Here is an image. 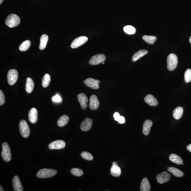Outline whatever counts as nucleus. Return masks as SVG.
I'll return each mask as SVG.
<instances>
[{"label": "nucleus", "mask_w": 191, "mask_h": 191, "mask_svg": "<svg viewBox=\"0 0 191 191\" xmlns=\"http://www.w3.org/2000/svg\"><path fill=\"white\" fill-rule=\"evenodd\" d=\"M20 22V19L19 16L14 14H11L8 16L5 22L6 25L10 28L17 26Z\"/></svg>", "instance_id": "1"}, {"label": "nucleus", "mask_w": 191, "mask_h": 191, "mask_svg": "<svg viewBox=\"0 0 191 191\" xmlns=\"http://www.w3.org/2000/svg\"><path fill=\"white\" fill-rule=\"evenodd\" d=\"M57 171L51 169H40L37 174V177L41 178H50L55 176Z\"/></svg>", "instance_id": "2"}, {"label": "nucleus", "mask_w": 191, "mask_h": 191, "mask_svg": "<svg viewBox=\"0 0 191 191\" xmlns=\"http://www.w3.org/2000/svg\"><path fill=\"white\" fill-rule=\"evenodd\" d=\"M167 69L169 71H173L176 69L178 63L177 56L174 53H171L168 56L167 59Z\"/></svg>", "instance_id": "3"}, {"label": "nucleus", "mask_w": 191, "mask_h": 191, "mask_svg": "<svg viewBox=\"0 0 191 191\" xmlns=\"http://www.w3.org/2000/svg\"><path fill=\"white\" fill-rule=\"evenodd\" d=\"M19 132L21 135L24 138H27L30 134V130L26 121L25 120H21L19 125Z\"/></svg>", "instance_id": "4"}, {"label": "nucleus", "mask_w": 191, "mask_h": 191, "mask_svg": "<svg viewBox=\"0 0 191 191\" xmlns=\"http://www.w3.org/2000/svg\"><path fill=\"white\" fill-rule=\"evenodd\" d=\"M2 151L1 152V157L5 161L9 162L11 160V155L10 149L7 143L4 142L2 145Z\"/></svg>", "instance_id": "5"}, {"label": "nucleus", "mask_w": 191, "mask_h": 191, "mask_svg": "<svg viewBox=\"0 0 191 191\" xmlns=\"http://www.w3.org/2000/svg\"><path fill=\"white\" fill-rule=\"evenodd\" d=\"M18 78V73L15 69H10L8 72V82L10 85H13L17 81Z\"/></svg>", "instance_id": "6"}, {"label": "nucleus", "mask_w": 191, "mask_h": 191, "mask_svg": "<svg viewBox=\"0 0 191 191\" xmlns=\"http://www.w3.org/2000/svg\"><path fill=\"white\" fill-rule=\"evenodd\" d=\"M106 60L105 55L103 54H99L92 56L89 61L90 65H97L103 63Z\"/></svg>", "instance_id": "7"}, {"label": "nucleus", "mask_w": 191, "mask_h": 191, "mask_svg": "<svg viewBox=\"0 0 191 191\" xmlns=\"http://www.w3.org/2000/svg\"><path fill=\"white\" fill-rule=\"evenodd\" d=\"M85 85L86 86L93 89H98L99 88V83L100 81L92 78H89L84 81Z\"/></svg>", "instance_id": "8"}, {"label": "nucleus", "mask_w": 191, "mask_h": 191, "mask_svg": "<svg viewBox=\"0 0 191 191\" xmlns=\"http://www.w3.org/2000/svg\"><path fill=\"white\" fill-rule=\"evenodd\" d=\"M88 40V38L84 36L77 38L72 42L71 47L73 49L78 48L84 44Z\"/></svg>", "instance_id": "9"}, {"label": "nucleus", "mask_w": 191, "mask_h": 191, "mask_svg": "<svg viewBox=\"0 0 191 191\" xmlns=\"http://www.w3.org/2000/svg\"><path fill=\"white\" fill-rule=\"evenodd\" d=\"M170 178V174L166 171H163L161 174H158L156 177L158 182L161 184L169 182Z\"/></svg>", "instance_id": "10"}, {"label": "nucleus", "mask_w": 191, "mask_h": 191, "mask_svg": "<svg viewBox=\"0 0 191 191\" xmlns=\"http://www.w3.org/2000/svg\"><path fill=\"white\" fill-rule=\"evenodd\" d=\"M66 144L63 140H56L51 143L49 145V148L50 149H61L65 147Z\"/></svg>", "instance_id": "11"}, {"label": "nucleus", "mask_w": 191, "mask_h": 191, "mask_svg": "<svg viewBox=\"0 0 191 191\" xmlns=\"http://www.w3.org/2000/svg\"><path fill=\"white\" fill-rule=\"evenodd\" d=\"M89 101V108L91 110H95L99 108V102L97 96L95 95H91Z\"/></svg>", "instance_id": "12"}, {"label": "nucleus", "mask_w": 191, "mask_h": 191, "mask_svg": "<svg viewBox=\"0 0 191 191\" xmlns=\"http://www.w3.org/2000/svg\"><path fill=\"white\" fill-rule=\"evenodd\" d=\"M77 97L81 108L85 110L88 107V99L87 96L83 93H81L78 94Z\"/></svg>", "instance_id": "13"}, {"label": "nucleus", "mask_w": 191, "mask_h": 191, "mask_svg": "<svg viewBox=\"0 0 191 191\" xmlns=\"http://www.w3.org/2000/svg\"><path fill=\"white\" fill-rule=\"evenodd\" d=\"M92 125V120L86 118L81 122V128L83 131H87L90 129Z\"/></svg>", "instance_id": "14"}, {"label": "nucleus", "mask_w": 191, "mask_h": 191, "mask_svg": "<svg viewBox=\"0 0 191 191\" xmlns=\"http://www.w3.org/2000/svg\"><path fill=\"white\" fill-rule=\"evenodd\" d=\"M12 184L14 191H24L23 188L18 176H15L13 178Z\"/></svg>", "instance_id": "15"}, {"label": "nucleus", "mask_w": 191, "mask_h": 191, "mask_svg": "<svg viewBox=\"0 0 191 191\" xmlns=\"http://www.w3.org/2000/svg\"><path fill=\"white\" fill-rule=\"evenodd\" d=\"M38 118V113L36 109L32 108L28 113V119L31 123L35 124Z\"/></svg>", "instance_id": "16"}, {"label": "nucleus", "mask_w": 191, "mask_h": 191, "mask_svg": "<svg viewBox=\"0 0 191 191\" xmlns=\"http://www.w3.org/2000/svg\"><path fill=\"white\" fill-rule=\"evenodd\" d=\"M145 102L149 105L152 106H156L158 105V102L157 99L154 96L151 94H148L144 98Z\"/></svg>", "instance_id": "17"}, {"label": "nucleus", "mask_w": 191, "mask_h": 191, "mask_svg": "<svg viewBox=\"0 0 191 191\" xmlns=\"http://www.w3.org/2000/svg\"><path fill=\"white\" fill-rule=\"evenodd\" d=\"M153 122L151 120L145 121L144 122L142 132L144 135H147L149 134L151 127L153 125Z\"/></svg>", "instance_id": "18"}, {"label": "nucleus", "mask_w": 191, "mask_h": 191, "mask_svg": "<svg viewBox=\"0 0 191 191\" xmlns=\"http://www.w3.org/2000/svg\"><path fill=\"white\" fill-rule=\"evenodd\" d=\"M148 53L147 50L141 49L139 50L138 51L135 53L132 56V61L135 62L139 59L142 57L144 56Z\"/></svg>", "instance_id": "19"}, {"label": "nucleus", "mask_w": 191, "mask_h": 191, "mask_svg": "<svg viewBox=\"0 0 191 191\" xmlns=\"http://www.w3.org/2000/svg\"><path fill=\"white\" fill-rule=\"evenodd\" d=\"M167 170L170 172L172 173L174 176L178 177H183L184 174L182 171L175 167H169L167 168Z\"/></svg>", "instance_id": "20"}, {"label": "nucleus", "mask_w": 191, "mask_h": 191, "mask_svg": "<svg viewBox=\"0 0 191 191\" xmlns=\"http://www.w3.org/2000/svg\"><path fill=\"white\" fill-rule=\"evenodd\" d=\"M151 189V185L147 178L145 177L142 181L140 185V190L141 191H149Z\"/></svg>", "instance_id": "21"}, {"label": "nucleus", "mask_w": 191, "mask_h": 191, "mask_svg": "<svg viewBox=\"0 0 191 191\" xmlns=\"http://www.w3.org/2000/svg\"><path fill=\"white\" fill-rule=\"evenodd\" d=\"M112 175L115 177H118L121 174V170L118 165H113L110 169Z\"/></svg>", "instance_id": "22"}, {"label": "nucleus", "mask_w": 191, "mask_h": 191, "mask_svg": "<svg viewBox=\"0 0 191 191\" xmlns=\"http://www.w3.org/2000/svg\"><path fill=\"white\" fill-rule=\"evenodd\" d=\"M34 83L33 81L30 78H28L26 84V90L28 93H31L33 90Z\"/></svg>", "instance_id": "23"}, {"label": "nucleus", "mask_w": 191, "mask_h": 191, "mask_svg": "<svg viewBox=\"0 0 191 191\" xmlns=\"http://www.w3.org/2000/svg\"><path fill=\"white\" fill-rule=\"evenodd\" d=\"M183 112V109L182 107H177L173 111V117L175 119H179L182 117Z\"/></svg>", "instance_id": "24"}, {"label": "nucleus", "mask_w": 191, "mask_h": 191, "mask_svg": "<svg viewBox=\"0 0 191 191\" xmlns=\"http://www.w3.org/2000/svg\"><path fill=\"white\" fill-rule=\"evenodd\" d=\"M169 159L172 162L177 165H180L182 164L183 161L180 156L178 155L174 154H171L169 157Z\"/></svg>", "instance_id": "25"}, {"label": "nucleus", "mask_w": 191, "mask_h": 191, "mask_svg": "<svg viewBox=\"0 0 191 191\" xmlns=\"http://www.w3.org/2000/svg\"><path fill=\"white\" fill-rule=\"evenodd\" d=\"M69 117L67 116L64 115L60 117L58 121V125L59 127H63L66 126L69 122Z\"/></svg>", "instance_id": "26"}, {"label": "nucleus", "mask_w": 191, "mask_h": 191, "mask_svg": "<svg viewBox=\"0 0 191 191\" xmlns=\"http://www.w3.org/2000/svg\"><path fill=\"white\" fill-rule=\"evenodd\" d=\"M48 36L46 35H43L41 37L40 43L39 48L41 50L44 49L48 40Z\"/></svg>", "instance_id": "27"}, {"label": "nucleus", "mask_w": 191, "mask_h": 191, "mask_svg": "<svg viewBox=\"0 0 191 191\" xmlns=\"http://www.w3.org/2000/svg\"><path fill=\"white\" fill-rule=\"evenodd\" d=\"M143 39L147 43L149 44H153L157 40V38L155 36L144 35Z\"/></svg>", "instance_id": "28"}, {"label": "nucleus", "mask_w": 191, "mask_h": 191, "mask_svg": "<svg viewBox=\"0 0 191 191\" xmlns=\"http://www.w3.org/2000/svg\"><path fill=\"white\" fill-rule=\"evenodd\" d=\"M51 81V78L49 75L45 74L42 80V85L44 88L48 87Z\"/></svg>", "instance_id": "29"}, {"label": "nucleus", "mask_w": 191, "mask_h": 191, "mask_svg": "<svg viewBox=\"0 0 191 191\" xmlns=\"http://www.w3.org/2000/svg\"><path fill=\"white\" fill-rule=\"evenodd\" d=\"M31 45V42L30 41L26 40L21 44L19 47V50L22 51H26L30 48Z\"/></svg>", "instance_id": "30"}, {"label": "nucleus", "mask_w": 191, "mask_h": 191, "mask_svg": "<svg viewBox=\"0 0 191 191\" xmlns=\"http://www.w3.org/2000/svg\"><path fill=\"white\" fill-rule=\"evenodd\" d=\"M71 173L73 175L76 176V177H79V176H82L84 174L82 169L76 168L72 169Z\"/></svg>", "instance_id": "31"}, {"label": "nucleus", "mask_w": 191, "mask_h": 191, "mask_svg": "<svg viewBox=\"0 0 191 191\" xmlns=\"http://www.w3.org/2000/svg\"><path fill=\"white\" fill-rule=\"evenodd\" d=\"M124 31L126 33L129 35H133L135 33V29L131 26H126L124 28Z\"/></svg>", "instance_id": "32"}, {"label": "nucleus", "mask_w": 191, "mask_h": 191, "mask_svg": "<svg viewBox=\"0 0 191 191\" xmlns=\"http://www.w3.org/2000/svg\"><path fill=\"white\" fill-rule=\"evenodd\" d=\"M81 156L85 160L91 161L93 159V156L90 153L86 151H83L81 154Z\"/></svg>", "instance_id": "33"}, {"label": "nucleus", "mask_w": 191, "mask_h": 191, "mask_svg": "<svg viewBox=\"0 0 191 191\" xmlns=\"http://www.w3.org/2000/svg\"><path fill=\"white\" fill-rule=\"evenodd\" d=\"M184 80L186 83L190 82L191 81V70L189 69L186 70L184 74Z\"/></svg>", "instance_id": "34"}, {"label": "nucleus", "mask_w": 191, "mask_h": 191, "mask_svg": "<svg viewBox=\"0 0 191 191\" xmlns=\"http://www.w3.org/2000/svg\"><path fill=\"white\" fill-rule=\"evenodd\" d=\"M5 102V98L3 91L1 90H0V105L2 106L4 104Z\"/></svg>", "instance_id": "35"}, {"label": "nucleus", "mask_w": 191, "mask_h": 191, "mask_svg": "<svg viewBox=\"0 0 191 191\" xmlns=\"http://www.w3.org/2000/svg\"><path fill=\"white\" fill-rule=\"evenodd\" d=\"M52 101L53 102L56 103H59L61 102L62 99L61 97L58 95H56L54 96L52 98Z\"/></svg>", "instance_id": "36"}, {"label": "nucleus", "mask_w": 191, "mask_h": 191, "mask_svg": "<svg viewBox=\"0 0 191 191\" xmlns=\"http://www.w3.org/2000/svg\"><path fill=\"white\" fill-rule=\"evenodd\" d=\"M125 119L124 117L122 116H120L119 118L118 119V120L117 121L120 124H123L125 123Z\"/></svg>", "instance_id": "37"}, {"label": "nucleus", "mask_w": 191, "mask_h": 191, "mask_svg": "<svg viewBox=\"0 0 191 191\" xmlns=\"http://www.w3.org/2000/svg\"><path fill=\"white\" fill-rule=\"evenodd\" d=\"M120 116V114L118 113L115 112L114 114L113 117H114V119H115V120L116 121H117V120H118L119 117Z\"/></svg>", "instance_id": "38"}, {"label": "nucleus", "mask_w": 191, "mask_h": 191, "mask_svg": "<svg viewBox=\"0 0 191 191\" xmlns=\"http://www.w3.org/2000/svg\"><path fill=\"white\" fill-rule=\"evenodd\" d=\"M187 148L189 151L191 152V144L187 146Z\"/></svg>", "instance_id": "39"}, {"label": "nucleus", "mask_w": 191, "mask_h": 191, "mask_svg": "<svg viewBox=\"0 0 191 191\" xmlns=\"http://www.w3.org/2000/svg\"><path fill=\"white\" fill-rule=\"evenodd\" d=\"M1 189H0V191H4V189H3V187H1Z\"/></svg>", "instance_id": "40"}, {"label": "nucleus", "mask_w": 191, "mask_h": 191, "mask_svg": "<svg viewBox=\"0 0 191 191\" xmlns=\"http://www.w3.org/2000/svg\"><path fill=\"white\" fill-rule=\"evenodd\" d=\"M3 0H0V4H1L3 2Z\"/></svg>", "instance_id": "41"}, {"label": "nucleus", "mask_w": 191, "mask_h": 191, "mask_svg": "<svg viewBox=\"0 0 191 191\" xmlns=\"http://www.w3.org/2000/svg\"><path fill=\"white\" fill-rule=\"evenodd\" d=\"M189 41H190V42L191 44V36L190 37V38H189Z\"/></svg>", "instance_id": "42"}, {"label": "nucleus", "mask_w": 191, "mask_h": 191, "mask_svg": "<svg viewBox=\"0 0 191 191\" xmlns=\"http://www.w3.org/2000/svg\"><path fill=\"white\" fill-rule=\"evenodd\" d=\"M102 64H104V62H103V63H102Z\"/></svg>", "instance_id": "43"}]
</instances>
